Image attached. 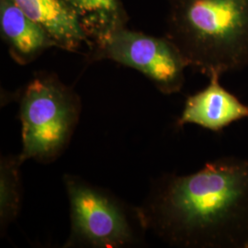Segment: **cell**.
<instances>
[{
  "mask_svg": "<svg viewBox=\"0 0 248 248\" xmlns=\"http://www.w3.org/2000/svg\"><path fill=\"white\" fill-rule=\"evenodd\" d=\"M207 77L248 67V0H169L168 34Z\"/></svg>",
  "mask_w": 248,
  "mask_h": 248,
  "instance_id": "cell-2",
  "label": "cell"
},
{
  "mask_svg": "<svg viewBox=\"0 0 248 248\" xmlns=\"http://www.w3.org/2000/svg\"><path fill=\"white\" fill-rule=\"evenodd\" d=\"M142 225L181 248H248V159L222 156L189 175L155 179Z\"/></svg>",
  "mask_w": 248,
  "mask_h": 248,
  "instance_id": "cell-1",
  "label": "cell"
},
{
  "mask_svg": "<svg viewBox=\"0 0 248 248\" xmlns=\"http://www.w3.org/2000/svg\"><path fill=\"white\" fill-rule=\"evenodd\" d=\"M220 78V75L213 74L205 89L186 98L177 127L195 124L219 133L233 123L248 119V104L224 89Z\"/></svg>",
  "mask_w": 248,
  "mask_h": 248,
  "instance_id": "cell-6",
  "label": "cell"
},
{
  "mask_svg": "<svg viewBox=\"0 0 248 248\" xmlns=\"http://www.w3.org/2000/svg\"><path fill=\"white\" fill-rule=\"evenodd\" d=\"M0 31L10 56L21 65L35 61L46 50L57 47L45 30L11 0H0Z\"/></svg>",
  "mask_w": 248,
  "mask_h": 248,
  "instance_id": "cell-7",
  "label": "cell"
},
{
  "mask_svg": "<svg viewBox=\"0 0 248 248\" xmlns=\"http://www.w3.org/2000/svg\"><path fill=\"white\" fill-rule=\"evenodd\" d=\"M42 27L58 48L77 52L90 43L79 21L63 0H11Z\"/></svg>",
  "mask_w": 248,
  "mask_h": 248,
  "instance_id": "cell-8",
  "label": "cell"
},
{
  "mask_svg": "<svg viewBox=\"0 0 248 248\" xmlns=\"http://www.w3.org/2000/svg\"><path fill=\"white\" fill-rule=\"evenodd\" d=\"M78 19L90 43L89 50L102 45L125 28L128 15L122 0H63Z\"/></svg>",
  "mask_w": 248,
  "mask_h": 248,
  "instance_id": "cell-9",
  "label": "cell"
},
{
  "mask_svg": "<svg viewBox=\"0 0 248 248\" xmlns=\"http://www.w3.org/2000/svg\"><path fill=\"white\" fill-rule=\"evenodd\" d=\"M69 202L70 233L63 248H122L143 243L137 207L108 189L72 174L63 176Z\"/></svg>",
  "mask_w": 248,
  "mask_h": 248,
  "instance_id": "cell-4",
  "label": "cell"
},
{
  "mask_svg": "<svg viewBox=\"0 0 248 248\" xmlns=\"http://www.w3.org/2000/svg\"><path fill=\"white\" fill-rule=\"evenodd\" d=\"M89 59L110 60L142 73L166 95L181 91L188 67L177 45L169 38L147 35L126 27L89 50Z\"/></svg>",
  "mask_w": 248,
  "mask_h": 248,
  "instance_id": "cell-5",
  "label": "cell"
},
{
  "mask_svg": "<svg viewBox=\"0 0 248 248\" xmlns=\"http://www.w3.org/2000/svg\"><path fill=\"white\" fill-rule=\"evenodd\" d=\"M19 155H5L0 160V231L1 235L15 222L22 206V181Z\"/></svg>",
  "mask_w": 248,
  "mask_h": 248,
  "instance_id": "cell-10",
  "label": "cell"
},
{
  "mask_svg": "<svg viewBox=\"0 0 248 248\" xmlns=\"http://www.w3.org/2000/svg\"><path fill=\"white\" fill-rule=\"evenodd\" d=\"M23 163L51 164L66 150L79 122L82 104L74 89L57 76L40 73L18 96Z\"/></svg>",
  "mask_w": 248,
  "mask_h": 248,
  "instance_id": "cell-3",
  "label": "cell"
}]
</instances>
